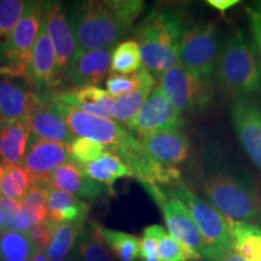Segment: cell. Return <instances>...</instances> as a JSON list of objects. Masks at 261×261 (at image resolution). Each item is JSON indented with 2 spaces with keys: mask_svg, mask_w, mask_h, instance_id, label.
<instances>
[{
  "mask_svg": "<svg viewBox=\"0 0 261 261\" xmlns=\"http://www.w3.org/2000/svg\"><path fill=\"white\" fill-rule=\"evenodd\" d=\"M187 24L184 5L163 4L149 12L135 29L143 68L155 79L179 63L182 31Z\"/></svg>",
  "mask_w": 261,
  "mask_h": 261,
  "instance_id": "cell-1",
  "label": "cell"
},
{
  "mask_svg": "<svg viewBox=\"0 0 261 261\" xmlns=\"http://www.w3.org/2000/svg\"><path fill=\"white\" fill-rule=\"evenodd\" d=\"M207 201L231 221L252 223L261 217V197L247 175L237 169L217 166L202 177Z\"/></svg>",
  "mask_w": 261,
  "mask_h": 261,
  "instance_id": "cell-2",
  "label": "cell"
},
{
  "mask_svg": "<svg viewBox=\"0 0 261 261\" xmlns=\"http://www.w3.org/2000/svg\"><path fill=\"white\" fill-rule=\"evenodd\" d=\"M220 86L236 98H249L261 89V64L254 44L237 29L221 48L217 69Z\"/></svg>",
  "mask_w": 261,
  "mask_h": 261,
  "instance_id": "cell-3",
  "label": "cell"
},
{
  "mask_svg": "<svg viewBox=\"0 0 261 261\" xmlns=\"http://www.w3.org/2000/svg\"><path fill=\"white\" fill-rule=\"evenodd\" d=\"M76 52L113 47L128 33L110 0L74 3L68 10Z\"/></svg>",
  "mask_w": 261,
  "mask_h": 261,
  "instance_id": "cell-4",
  "label": "cell"
},
{
  "mask_svg": "<svg viewBox=\"0 0 261 261\" xmlns=\"http://www.w3.org/2000/svg\"><path fill=\"white\" fill-rule=\"evenodd\" d=\"M162 188L166 194L178 198L188 208L207 244L212 260L217 261L221 254L232 250L228 221L213 204L198 196L181 181Z\"/></svg>",
  "mask_w": 261,
  "mask_h": 261,
  "instance_id": "cell-5",
  "label": "cell"
},
{
  "mask_svg": "<svg viewBox=\"0 0 261 261\" xmlns=\"http://www.w3.org/2000/svg\"><path fill=\"white\" fill-rule=\"evenodd\" d=\"M42 18L44 2H28L23 15L12 32L8 48L0 63V76L22 80L31 85L29 67L32 52L40 33Z\"/></svg>",
  "mask_w": 261,
  "mask_h": 261,
  "instance_id": "cell-6",
  "label": "cell"
},
{
  "mask_svg": "<svg viewBox=\"0 0 261 261\" xmlns=\"http://www.w3.org/2000/svg\"><path fill=\"white\" fill-rule=\"evenodd\" d=\"M220 52V32L214 22H187L181 35L179 61L190 73L212 81Z\"/></svg>",
  "mask_w": 261,
  "mask_h": 261,
  "instance_id": "cell-7",
  "label": "cell"
},
{
  "mask_svg": "<svg viewBox=\"0 0 261 261\" xmlns=\"http://www.w3.org/2000/svg\"><path fill=\"white\" fill-rule=\"evenodd\" d=\"M158 87L181 114L203 112L213 100L211 81L190 73L180 61L160 77Z\"/></svg>",
  "mask_w": 261,
  "mask_h": 261,
  "instance_id": "cell-8",
  "label": "cell"
},
{
  "mask_svg": "<svg viewBox=\"0 0 261 261\" xmlns=\"http://www.w3.org/2000/svg\"><path fill=\"white\" fill-rule=\"evenodd\" d=\"M142 185L161 211L169 234L198 255L210 257L207 244L188 208L178 198L166 194L160 185L148 182H143Z\"/></svg>",
  "mask_w": 261,
  "mask_h": 261,
  "instance_id": "cell-9",
  "label": "cell"
},
{
  "mask_svg": "<svg viewBox=\"0 0 261 261\" xmlns=\"http://www.w3.org/2000/svg\"><path fill=\"white\" fill-rule=\"evenodd\" d=\"M119 156L132 172L133 177L142 182L171 187L180 182L181 173L177 167L160 163L146 151L142 142L128 132L114 148L107 149Z\"/></svg>",
  "mask_w": 261,
  "mask_h": 261,
  "instance_id": "cell-10",
  "label": "cell"
},
{
  "mask_svg": "<svg viewBox=\"0 0 261 261\" xmlns=\"http://www.w3.org/2000/svg\"><path fill=\"white\" fill-rule=\"evenodd\" d=\"M51 102L58 115L68 126L71 135L74 137L76 136L77 138L92 140L104 145L107 149H110L116 146L128 135V132L121 125L113 120L90 115L79 109L55 102L54 99H51Z\"/></svg>",
  "mask_w": 261,
  "mask_h": 261,
  "instance_id": "cell-11",
  "label": "cell"
},
{
  "mask_svg": "<svg viewBox=\"0 0 261 261\" xmlns=\"http://www.w3.org/2000/svg\"><path fill=\"white\" fill-rule=\"evenodd\" d=\"M44 21L56 54L58 76L62 81L77 50L67 8L61 2H44Z\"/></svg>",
  "mask_w": 261,
  "mask_h": 261,
  "instance_id": "cell-12",
  "label": "cell"
},
{
  "mask_svg": "<svg viewBox=\"0 0 261 261\" xmlns=\"http://www.w3.org/2000/svg\"><path fill=\"white\" fill-rule=\"evenodd\" d=\"M184 126L181 113L169 102L158 86L140 108L138 115L128 125V128L142 137L166 129H180Z\"/></svg>",
  "mask_w": 261,
  "mask_h": 261,
  "instance_id": "cell-13",
  "label": "cell"
},
{
  "mask_svg": "<svg viewBox=\"0 0 261 261\" xmlns=\"http://www.w3.org/2000/svg\"><path fill=\"white\" fill-rule=\"evenodd\" d=\"M230 115L241 145L261 172V108L250 98H236L230 107Z\"/></svg>",
  "mask_w": 261,
  "mask_h": 261,
  "instance_id": "cell-14",
  "label": "cell"
},
{
  "mask_svg": "<svg viewBox=\"0 0 261 261\" xmlns=\"http://www.w3.org/2000/svg\"><path fill=\"white\" fill-rule=\"evenodd\" d=\"M70 161L67 145L33 137L29 140L22 166L28 172L33 185L45 187L51 173Z\"/></svg>",
  "mask_w": 261,
  "mask_h": 261,
  "instance_id": "cell-15",
  "label": "cell"
},
{
  "mask_svg": "<svg viewBox=\"0 0 261 261\" xmlns=\"http://www.w3.org/2000/svg\"><path fill=\"white\" fill-rule=\"evenodd\" d=\"M113 48L76 52L64 80L70 85L71 89L103 84L110 74Z\"/></svg>",
  "mask_w": 261,
  "mask_h": 261,
  "instance_id": "cell-16",
  "label": "cell"
},
{
  "mask_svg": "<svg viewBox=\"0 0 261 261\" xmlns=\"http://www.w3.org/2000/svg\"><path fill=\"white\" fill-rule=\"evenodd\" d=\"M46 187L65 191L85 202H94L106 197L109 191L112 192L106 185L87 177L80 166L71 160L51 173L45 184Z\"/></svg>",
  "mask_w": 261,
  "mask_h": 261,
  "instance_id": "cell-17",
  "label": "cell"
},
{
  "mask_svg": "<svg viewBox=\"0 0 261 261\" xmlns=\"http://www.w3.org/2000/svg\"><path fill=\"white\" fill-rule=\"evenodd\" d=\"M33 137L68 145L75 137L55 110L48 92H39L38 102L25 117Z\"/></svg>",
  "mask_w": 261,
  "mask_h": 261,
  "instance_id": "cell-18",
  "label": "cell"
},
{
  "mask_svg": "<svg viewBox=\"0 0 261 261\" xmlns=\"http://www.w3.org/2000/svg\"><path fill=\"white\" fill-rule=\"evenodd\" d=\"M29 79L33 89L38 92H47L61 84L57 71L56 54L48 38L46 24L42 18V24L34 48L32 52Z\"/></svg>",
  "mask_w": 261,
  "mask_h": 261,
  "instance_id": "cell-19",
  "label": "cell"
},
{
  "mask_svg": "<svg viewBox=\"0 0 261 261\" xmlns=\"http://www.w3.org/2000/svg\"><path fill=\"white\" fill-rule=\"evenodd\" d=\"M51 99L64 106L79 109L90 115L114 120L115 98L98 86H85L48 92Z\"/></svg>",
  "mask_w": 261,
  "mask_h": 261,
  "instance_id": "cell-20",
  "label": "cell"
},
{
  "mask_svg": "<svg viewBox=\"0 0 261 261\" xmlns=\"http://www.w3.org/2000/svg\"><path fill=\"white\" fill-rule=\"evenodd\" d=\"M146 151L166 166L181 165L190 155V140L181 129H166L138 138Z\"/></svg>",
  "mask_w": 261,
  "mask_h": 261,
  "instance_id": "cell-21",
  "label": "cell"
},
{
  "mask_svg": "<svg viewBox=\"0 0 261 261\" xmlns=\"http://www.w3.org/2000/svg\"><path fill=\"white\" fill-rule=\"evenodd\" d=\"M39 92L22 80H0V119L24 120L38 102Z\"/></svg>",
  "mask_w": 261,
  "mask_h": 261,
  "instance_id": "cell-22",
  "label": "cell"
},
{
  "mask_svg": "<svg viewBox=\"0 0 261 261\" xmlns=\"http://www.w3.org/2000/svg\"><path fill=\"white\" fill-rule=\"evenodd\" d=\"M31 129L25 120L0 121V161L5 166L22 165L27 152Z\"/></svg>",
  "mask_w": 261,
  "mask_h": 261,
  "instance_id": "cell-23",
  "label": "cell"
},
{
  "mask_svg": "<svg viewBox=\"0 0 261 261\" xmlns=\"http://www.w3.org/2000/svg\"><path fill=\"white\" fill-rule=\"evenodd\" d=\"M47 189L48 218L57 224H86L90 204L68 192L58 189Z\"/></svg>",
  "mask_w": 261,
  "mask_h": 261,
  "instance_id": "cell-24",
  "label": "cell"
},
{
  "mask_svg": "<svg viewBox=\"0 0 261 261\" xmlns=\"http://www.w3.org/2000/svg\"><path fill=\"white\" fill-rule=\"evenodd\" d=\"M227 221L233 252L246 261H261V228L246 221Z\"/></svg>",
  "mask_w": 261,
  "mask_h": 261,
  "instance_id": "cell-25",
  "label": "cell"
},
{
  "mask_svg": "<svg viewBox=\"0 0 261 261\" xmlns=\"http://www.w3.org/2000/svg\"><path fill=\"white\" fill-rule=\"evenodd\" d=\"M79 166L87 177L99 184L106 185L110 190L119 179L133 177L130 169L122 162V160L109 150H106L104 154L96 161Z\"/></svg>",
  "mask_w": 261,
  "mask_h": 261,
  "instance_id": "cell-26",
  "label": "cell"
},
{
  "mask_svg": "<svg viewBox=\"0 0 261 261\" xmlns=\"http://www.w3.org/2000/svg\"><path fill=\"white\" fill-rule=\"evenodd\" d=\"M68 261H116L98 233L97 221L85 225Z\"/></svg>",
  "mask_w": 261,
  "mask_h": 261,
  "instance_id": "cell-27",
  "label": "cell"
},
{
  "mask_svg": "<svg viewBox=\"0 0 261 261\" xmlns=\"http://www.w3.org/2000/svg\"><path fill=\"white\" fill-rule=\"evenodd\" d=\"M98 233L117 261H139L140 240L135 234L113 230L97 223Z\"/></svg>",
  "mask_w": 261,
  "mask_h": 261,
  "instance_id": "cell-28",
  "label": "cell"
},
{
  "mask_svg": "<svg viewBox=\"0 0 261 261\" xmlns=\"http://www.w3.org/2000/svg\"><path fill=\"white\" fill-rule=\"evenodd\" d=\"M156 80L151 74H148L145 77L144 83L139 89H137L132 92H128L122 96L115 97V107H114V120H117L119 122L125 123L128 126L130 122L135 120V117L138 115L140 108L151 93V91L155 89Z\"/></svg>",
  "mask_w": 261,
  "mask_h": 261,
  "instance_id": "cell-29",
  "label": "cell"
},
{
  "mask_svg": "<svg viewBox=\"0 0 261 261\" xmlns=\"http://www.w3.org/2000/svg\"><path fill=\"white\" fill-rule=\"evenodd\" d=\"M37 254L28 232L0 231V261H32Z\"/></svg>",
  "mask_w": 261,
  "mask_h": 261,
  "instance_id": "cell-30",
  "label": "cell"
},
{
  "mask_svg": "<svg viewBox=\"0 0 261 261\" xmlns=\"http://www.w3.org/2000/svg\"><path fill=\"white\" fill-rule=\"evenodd\" d=\"M143 232L151 234L156 240L159 257L161 261H192L200 256L172 237L161 225H149Z\"/></svg>",
  "mask_w": 261,
  "mask_h": 261,
  "instance_id": "cell-31",
  "label": "cell"
},
{
  "mask_svg": "<svg viewBox=\"0 0 261 261\" xmlns=\"http://www.w3.org/2000/svg\"><path fill=\"white\" fill-rule=\"evenodd\" d=\"M86 225V224H85ZM83 224H58L46 248L48 261H64L69 256L77 238L83 232Z\"/></svg>",
  "mask_w": 261,
  "mask_h": 261,
  "instance_id": "cell-32",
  "label": "cell"
},
{
  "mask_svg": "<svg viewBox=\"0 0 261 261\" xmlns=\"http://www.w3.org/2000/svg\"><path fill=\"white\" fill-rule=\"evenodd\" d=\"M142 68L139 45L136 40L121 41L113 48L110 74L132 75Z\"/></svg>",
  "mask_w": 261,
  "mask_h": 261,
  "instance_id": "cell-33",
  "label": "cell"
},
{
  "mask_svg": "<svg viewBox=\"0 0 261 261\" xmlns=\"http://www.w3.org/2000/svg\"><path fill=\"white\" fill-rule=\"evenodd\" d=\"M28 2L24 0H0V62L8 48L12 32L23 15Z\"/></svg>",
  "mask_w": 261,
  "mask_h": 261,
  "instance_id": "cell-34",
  "label": "cell"
},
{
  "mask_svg": "<svg viewBox=\"0 0 261 261\" xmlns=\"http://www.w3.org/2000/svg\"><path fill=\"white\" fill-rule=\"evenodd\" d=\"M47 189L41 185H32L25 192L22 204L25 212L32 218L34 226L48 219L47 212Z\"/></svg>",
  "mask_w": 261,
  "mask_h": 261,
  "instance_id": "cell-35",
  "label": "cell"
},
{
  "mask_svg": "<svg viewBox=\"0 0 261 261\" xmlns=\"http://www.w3.org/2000/svg\"><path fill=\"white\" fill-rule=\"evenodd\" d=\"M149 71L142 68L138 73L132 75L109 74L106 80L107 92L112 97H119L139 89L148 76Z\"/></svg>",
  "mask_w": 261,
  "mask_h": 261,
  "instance_id": "cell-36",
  "label": "cell"
},
{
  "mask_svg": "<svg viewBox=\"0 0 261 261\" xmlns=\"http://www.w3.org/2000/svg\"><path fill=\"white\" fill-rule=\"evenodd\" d=\"M67 149L71 161L81 166L96 161L107 150L106 146L99 143L85 138H77V137L74 138L70 144L67 145Z\"/></svg>",
  "mask_w": 261,
  "mask_h": 261,
  "instance_id": "cell-37",
  "label": "cell"
},
{
  "mask_svg": "<svg viewBox=\"0 0 261 261\" xmlns=\"http://www.w3.org/2000/svg\"><path fill=\"white\" fill-rule=\"evenodd\" d=\"M110 4L128 31L145 9L143 0H110Z\"/></svg>",
  "mask_w": 261,
  "mask_h": 261,
  "instance_id": "cell-38",
  "label": "cell"
},
{
  "mask_svg": "<svg viewBox=\"0 0 261 261\" xmlns=\"http://www.w3.org/2000/svg\"><path fill=\"white\" fill-rule=\"evenodd\" d=\"M57 226L58 224L48 218L44 223L37 225V226H34L28 231L29 237L32 238L38 252H44V250L46 252V248L50 244L52 234H54Z\"/></svg>",
  "mask_w": 261,
  "mask_h": 261,
  "instance_id": "cell-39",
  "label": "cell"
},
{
  "mask_svg": "<svg viewBox=\"0 0 261 261\" xmlns=\"http://www.w3.org/2000/svg\"><path fill=\"white\" fill-rule=\"evenodd\" d=\"M249 17L250 29H252L254 47H255L257 58L261 64V3L249 5L246 8Z\"/></svg>",
  "mask_w": 261,
  "mask_h": 261,
  "instance_id": "cell-40",
  "label": "cell"
},
{
  "mask_svg": "<svg viewBox=\"0 0 261 261\" xmlns=\"http://www.w3.org/2000/svg\"><path fill=\"white\" fill-rule=\"evenodd\" d=\"M139 261H161L158 253V243L151 234L143 232L140 240Z\"/></svg>",
  "mask_w": 261,
  "mask_h": 261,
  "instance_id": "cell-41",
  "label": "cell"
},
{
  "mask_svg": "<svg viewBox=\"0 0 261 261\" xmlns=\"http://www.w3.org/2000/svg\"><path fill=\"white\" fill-rule=\"evenodd\" d=\"M5 172L8 173L12 180L16 182V185L21 189L22 191L27 192L32 187V179L29 177L28 172L25 171L22 165H15V166H5Z\"/></svg>",
  "mask_w": 261,
  "mask_h": 261,
  "instance_id": "cell-42",
  "label": "cell"
},
{
  "mask_svg": "<svg viewBox=\"0 0 261 261\" xmlns=\"http://www.w3.org/2000/svg\"><path fill=\"white\" fill-rule=\"evenodd\" d=\"M24 195V192L16 185V182L12 180V178L5 172L2 180H0V196H4L6 198H11V200L22 201Z\"/></svg>",
  "mask_w": 261,
  "mask_h": 261,
  "instance_id": "cell-43",
  "label": "cell"
},
{
  "mask_svg": "<svg viewBox=\"0 0 261 261\" xmlns=\"http://www.w3.org/2000/svg\"><path fill=\"white\" fill-rule=\"evenodd\" d=\"M22 210H23V204H22L21 201L11 200V198L0 196V212L4 215V220L14 217Z\"/></svg>",
  "mask_w": 261,
  "mask_h": 261,
  "instance_id": "cell-44",
  "label": "cell"
},
{
  "mask_svg": "<svg viewBox=\"0 0 261 261\" xmlns=\"http://www.w3.org/2000/svg\"><path fill=\"white\" fill-rule=\"evenodd\" d=\"M207 4L217 11L224 14L227 10L232 9L233 6L241 4V2L240 0H207Z\"/></svg>",
  "mask_w": 261,
  "mask_h": 261,
  "instance_id": "cell-45",
  "label": "cell"
},
{
  "mask_svg": "<svg viewBox=\"0 0 261 261\" xmlns=\"http://www.w3.org/2000/svg\"><path fill=\"white\" fill-rule=\"evenodd\" d=\"M217 261H246L243 260L240 255H237L233 250H230V252H226L218 257Z\"/></svg>",
  "mask_w": 261,
  "mask_h": 261,
  "instance_id": "cell-46",
  "label": "cell"
},
{
  "mask_svg": "<svg viewBox=\"0 0 261 261\" xmlns=\"http://www.w3.org/2000/svg\"><path fill=\"white\" fill-rule=\"evenodd\" d=\"M32 261H48L47 256H46V252H38L37 255L34 256V259H33Z\"/></svg>",
  "mask_w": 261,
  "mask_h": 261,
  "instance_id": "cell-47",
  "label": "cell"
},
{
  "mask_svg": "<svg viewBox=\"0 0 261 261\" xmlns=\"http://www.w3.org/2000/svg\"><path fill=\"white\" fill-rule=\"evenodd\" d=\"M4 173H5V165L2 161H0V180H2Z\"/></svg>",
  "mask_w": 261,
  "mask_h": 261,
  "instance_id": "cell-48",
  "label": "cell"
},
{
  "mask_svg": "<svg viewBox=\"0 0 261 261\" xmlns=\"http://www.w3.org/2000/svg\"><path fill=\"white\" fill-rule=\"evenodd\" d=\"M192 261H214V260H212V259H210V257H205V256H197L196 257V259H194Z\"/></svg>",
  "mask_w": 261,
  "mask_h": 261,
  "instance_id": "cell-49",
  "label": "cell"
},
{
  "mask_svg": "<svg viewBox=\"0 0 261 261\" xmlns=\"http://www.w3.org/2000/svg\"><path fill=\"white\" fill-rule=\"evenodd\" d=\"M3 227H4V215L0 212V231H3Z\"/></svg>",
  "mask_w": 261,
  "mask_h": 261,
  "instance_id": "cell-50",
  "label": "cell"
},
{
  "mask_svg": "<svg viewBox=\"0 0 261 261\" xmlns=\"http://www.w3.org/2000/svg\"><path fill=\"white\" fill-rule=\"evenodd\" d=\"M0 121H2V119H0Z\"/></svg>",
  "mask_w": 261,
  "mask_h": 261,
  "instance_id": "cell-51",
  "label": "cell"
}]
</instances>
